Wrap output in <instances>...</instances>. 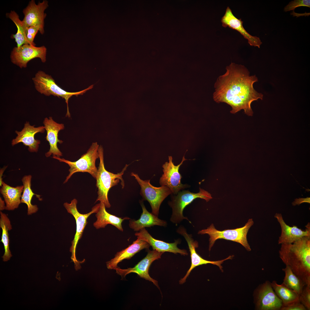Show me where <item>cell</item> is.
<instances>
[{"label": "cell", "instance_id": "18", "mask_svg": "<svg viewBox=\"0 0 310 310\" xmlns=\"http://www.w3.org/2000/svg\"><path fill=\"white\" fill-rule=\"evenodd\" d=\"M44 126L35 127L30 125L28 122L25 124L24 128L21 131H16L17 136L13 139L11 144L13 146L19 143L28 147V150L30 152H37L38 150L40 141L34 138L35 135L39 132L43 133L45 131Z\"/></svg>", "mask_w": 310, "mask_h": 310}, {"label": "cell", "instance_id": "5", "mask_svg": "<svg viewBox=\"0 0 310 310\" xmlns=\"http://www.w3.org/2000/svg\"><path fill=\"white\" fill-rule=\"evenodd\" d=\"M197 198L203 199L207 202L212 197L210 193L200 188L199 192L197 193L185 190L180 191L176 195H172L171 200L168 202V205L172 209V214L170 218V221L177 225L185 219L191 224L189 219L183 216V212L187 206Z\"/></svg>", "mask_w": 310, "mask_h": 310}, {"label": "cell", "instance_id": "20", "mask_svg": "<svg viewBox=\"0 0 310 310\" xmlns=\"http://www.w3.org/2000/svg\"><path fill=\"white\" fill-rule=\"evenodd\" d=\"M221 22L223 27L225 28L228 27L240 32L245 38L248 40V43L250 45L260 48L262 43L260 38L256 36H251L247 32L243 26V21L241 19L236 18L228 6L227 7L225 13L221 18Z\"/></svg>", "mask_w": 310, "mask_h": 310}, {"label": "cell", "instance_id": "8", "mask_svg": "<svg viewBox=\"0 0 310 310\" xmlns=\"http://www.w3.org/2000/svg\"><path fill=\"white\" fill-rule=\"evenodd\" d=\"M77 200L76 199H74L71 201L70 203L65 202L63 204V206L67 212L73 215L76 222V233L71 242V246L70 249V251L71 253V259L74 263L75 268L76 270L81 268L80 264L85 261L84 259L82 261H80L77 259L75 256L76 247L79 241L82 237L83 231L88 222V218L92 214L96 213L100 206V203L97 204L92 207V210L89 212L82 214L78 211L77 207Z\"/></svg>", "mask_w": 310, "mask_h": 310}, {"label": "cell", "instance_id": "30", "mask_svg": "<svg viewBox=\"0 0 310 310\" xmlns=\"http://www.w3.org/2000/svg\"><path fill=\"white\" fill-rule=\"evenodd\" d=\"M299 300L307 310H310V286H305L299 294Z\"/></svg>", "mask_w": 310, "mask_h": 310}, {"label": "cell", "instance_id": "14", "mask_svg": "<svg viewBox=\"0 0 310 310\" xmlns=\"http://www.w3.org/2000/svg\"><path fill=\"white\" fill-rule=\"evenodd\" d=\"M164 253L156 250L148 249L146 256L141 260L134 267L121 269L118 267L115 269L116 273L121 276L122 279H124L126 275L131 273L137 274L140 277L152 282L159 289L158 282L152 278L149 275V270L152 263L156 260L161 258Z\"/></svg>", "mask_w": 310, "mask_h": 310}, {"label": "cell", "instance_id": "9", "mask_svg": "<svg viewBox=\"0 0 310 310\" xmlns=\"http://www.w3.org/2000/svg\"><path fill=\"white\" fill-rule=\"evenodd\" d=\"M130 175L135 178L140 185V194L143 199L148 202L151 208L152 213L158 217L162 203L168 195L172 194L170 190L166 186L154 187L150 183V180H143L133 172L131 173Z\"/></svg>", "mask_w": 310, "mask_h": 310}, {"label": "cell", "instance_id": "31", "mask_svg": "<svg viewBox=\"0 0 310 310\" xmlns=\"http://www.w3.org/2000/svg\"><path fill=\"white\" fill-rule=\"evenodd\" d=\"M310 7V0H295L292 1L286 6L284 8L285 11L294 10L297 7Z\"/></svg>", "mask_w": 310, "mask_h": 310}, {"label": "cell", "instance_id": "27", "mask_svg": "<svg viewBox=\"0 0 310 310\" xmlns=\"http://www.w3.org/2000/svg\"><path fill=\"white\" fill-rule=\"evenodd\" d=\"M0 214V227L2 230L0 241L3 243L5 249L4 253L2 257L3 261H6L12 256L9 248V240L8 233V231L10 230L12 227L10 221L6 214L1 211Z\"/></svg>", "mask_w": 310, "mask_h": 310}, {"label": "cell", "instance_id": "11", "mask_svg": "<svg viewBox=\"0 0 310 310\" xmlns=\"http://www.w3.org/2000/svg\"><path fill=\"white\" fill-rule=\"evenodd\" d=\"M254 296L257 310H280L282 306L281 300L275 293L269 281H266L259 285L255 290Z\"/></svg>", "mask_w": 310, "mask_h": 310}, {"label": "cell", "instance_id": "21", "mask_svg": "<svg viewBox=\"0 0 310 310\" xmlns=\"http://www.w3.org/2000/svg\"><path fill=\"white\" fill-rule=\"evenodd\" d=\"M150 246L146 241L137 238L127 248L117 252L114 258L106 262L107 267L109 269L115 270L118 267V264L123 260L131 259L141 250L144 249H148Z\"/></svg>", "mask_w": 310, "mask_h": 310}, {"label": "cell", "instance_id": "35", "mask_svg": "<svg viewBox=\"0 0 310 310\" xmlns=\"http://www.w3.org/2000/svg\"><path fill=\"white\" fill-rule=\"evenodd\" d=\"M7 166L4 167L2 168H1L0 170V186H2V183L3 181H2V177L3 175V173L5 170L6 169Z\"/></svg>", "mask_w": 310, "mask_h": 310}, {"label": "cell", "instance_id": "1", "mask_svg": "<svg viewBox=\"0 0 310 310\" xmlns=\"http://www.w3.org/2000/svg\"><path fill=\"white\" fill-rule=\"evenodd\" d=\"M226 71L220 76L214 84L213 98L216 102H224L230 106L231 113L235 114L243 110L245 113L252 116V102L262 100L263 95L253 87L258 81L255 75L250 76L245 66L231 63L226 67Z\"/></svg>", "mask_w": 310, "mask_h": 310}, {"label": "cell", "instance_id": "29", "mask_svg": "<svg viewBox=\"0 0 310 310\" xmlns=\"http://www.w3.org/2000/svg\"><path fill=\"white\" fill-rule=\"evenodd\" d=\"M282 270L285 274L282 283L299 295L305 286V284L289 266L286 265L285 267L283 268Z\"/></svg>", "mask_w": 310, "mask_h": 310}, {"label": "cell", "instance_id": "25", "mask_svg": "<svg viewBox=\"0 0 310 310\" xmlns=\"http://www.w3.org/2000/svg\"><path fill=\"white\" fill-rule=\"evenodd\" d=\"M32 176L25 175L22 178V181L24 186V190L21 197V203H25L28 207L27 214L31 215L36 212L38 208L36 205H33L31 203L33 196L36 195L39 200H41L40 195L34 193L31 189V180Z\"/></svg>", "mask_w": 310, "mask_h": 310}, {"label": "cell", "instance_id": "28", "mask_svg": "<svg viewBox=\"0 0 310 310\" xmlns=\"http://www.w3.org/2000/svg\"><path fill=\"white\" fill-rule=\"evenodd\" d=\"M271 286L278 297L281 300L282 305L299 301V295L282 283L279 284L275 280L271 282Z\"/></svg>", "mask_w": 310, "mask_h": 310}, {"label": "cell", "instance_id": "23", "mask_svg": "<svg viewBox=\"0 0 310 310\" xmlns=\"http://www.w3.org/2000/svg\"><path fill=\"white\" fill-rule=\"evenodd\" d=\"M99 208L96 213V220L94 223L93 226L96 229L104 228L108 224H111L119 230H123L122 224L124 220L130 219L127 217L123 218L119 217L108 213L106 210V207L102 203L100 202Z\"/></svg>", "mask_w": 310, "mask_h": 310}, {"label": "cell", "instance_id": "6", "mask_svg": "<svg viewBox=\"0 0 310 310\" xmlns=\"http://www.w3.org/2000/svg\"><path fill=\"white\" fill-rule=\"evenodd\" d=\"M32 80L35 89L40 94L47 96L53 95L59 97H61L65 99L67 105L66 116L68 117H70L68 105L69 99L73 95L77 96L79 95L83 94L87 91L92 89L94 86L92 85L88 88L78 92H68L58 86L51 75L40 70L36 73Z\"/></svg>", "mask_w": 310, "mask_h": 310}, {"label": "cell", "instance_id": "22", "mask_svg": "<svg viewBox=\"0 0 310 310\" xmlns=\"http://www.w3.org/2000/svg\"><path fill=\"white\" fill-rule=\"evenodd\" d=\"M142 212L140 218L137 220H131L129 226L134 231L138 232L145 227H150L155 225L164 227L167 225L166 222L159 219L152 213L149 212L146 209L144 204L140 202Z\"/></svg>", "mask_w": 310, "mask_h": 310}, {"label": "cell", "instance_id": "36", "mask_svg": "<svg viewBox=\"0 0 310 310\" xmlns=\"http://www.w3.org/2000/svg\"><path fill=\"white\" fill-rule=\"evenodd\" d=\"M5 202L1 197H0V210L1 211L6 209V206H5Z\"/></svg>", "mask_w": 310, "mask_h": 310}, {"label": "cell", "instance_id": "13", "mask_svg": "<svg viewBox=\"0 0 310 310\" xmlns=\"http://www.w3.org/2000/svg\"><path fill=\"white\" fill-rule=\"evenodd\" d=\"M46 53V49L44 46L36 47L25 44L19 48H14L11 53L10 58L13 64L22 68L26 67L28 63L36 58H40L42 62L45 63Z\"/></svg>", "mask_w": 310, "mask_h": 310}, {"label": "cell", "instance_id": "17", "mask_svg": "<svg viewBox=\"0 0 310 310\" xmlns=\"http://www.w3.org/2000/svg\"><path fill=\"white\" fill-rule=\"evenodd\" d=\"M135 235L137 238L147 242L153 250L163 253L168 252L175 254L179 253L184 256L188 254L186 250L181 249L177 247V245L181 243L180 239H177L174 242L170 243L158 240L152 237L145 228L136 232Z\"/></svg>", "mask_w": 310, "mask_h": 310}, {"label": "cell", "instance_id": "26", "mask_svg": "<svg viewBox=\"0 0 310 310\" xmlns=\"http://www.w3.org/2000/svg\"><path fill=\"white\" fill-rule=\"evenodd\" d=\"M6 16L14 23L17 28L16 34H12L11 36V38L15 39L17 43L16 47L19 48L24 44L31 45L26 37L27 28L24 25L22 21L20 20L18 14L14 11H11L10 13H7Z\"/></svg>", "mask_w": 310, "mask_h": 310}, {"label": "cell", "instance_id": "19", "mask_svg": "<svg viewBox=\"0 0 310 310\" xmlns=\"http://www.w3.org/2000/svg\"><path fill=\"white\" fill-rule=\"evenodd\" d=\"M43 123L46 131V138L50 146L49 150L45 154V156L48 157L52 154L53 156H62V154L58 148L57 144V143L61 144L63 142L58 139V134L60 131L64 129V125L57 123L51 117L45 118Z\"/></svg>", "mask_w": 310, "mask_h": 310}, {"label": "cell", "instance_id": "4", "mask_svg": "<svg viewBox=\"0 0 310 310\" xmlns=\"http://www.w3.org/2000/svg\"><path fill=\"white\" fill-rule=\"evenodd\" d=\"M253 224L254 222L252 219L250 218L248 220L243 227L222 231L217 230L214 224H212L207 228L199 230L197 233L201 235L207 234L209 236V251L216 240L223 239L239 243L242 245L247 251H250L251 249L248 242L247 235L249 229Z\"/></svg>", "mask_w": 310, "mask_h": 310}, {"label": "cell", "instance_id": "34", "mask_svg": "<svg viewBox=\"0 0 310 310\" xmlns=\"http://www.w3.org/2000/svg\"><path fill=\"white\" fill-rule=\"evenodd\" d=\"M307 203L310 204V198L309 197H307L305 198H299L298 199L296 198L295 199V200L293 202L292 204L293 206H295L296 205H299L303 203Z\"/></svg>", "mask_w": 310, "mask_h": 310}, {"label": "cell", "instance_id": "24", "mask_svg": "<svg viewBox=\"0 0 310 310\" xmlns=\"http://www.w3.org/2000/svg\"><path fill=\"white\" fill-rule=\"evenodd\" d=\"M23 190V185L13 187L3 182L0 192L6 204L5 210H13L18 208L21 203V194Z\"/></svg>", "mask_w": 310, "mask_h": 310}, {"label": "cell", "instance_id": "7", "mask_svg": "<svg viewBox=\"0 0 310 310\" xmlns=\"http://www.w3.org/2000/svg\"><path fill=\"white\" fill-rule=\"evenodd\" d=\"M99 145L97 142H93L87 152L82 155L77 160L72 162L60 157L53 156V158L60 162L67 164L70 167L69 174L63 183H66L74 173L77 172H87L96 179L98 168L96 166V161L99 158L98 152Z\"/></svg>", "mask_w": 310, "mask_h": 310}, {"label": "cell", "instance_id": "15", "mask_svg": "<svg viewBox=\"0 0 310 310\" xmlns=\"http://www.w3.org/2000/svg\"><path fill=\"white\" fill-rule=\"evenodd\" d=\"M48 6V2L46 0L39 2L37 4L34 0L29 1L23 11L24 17L22 21L25 26L27 28L33 26L38 27L40 34H43L44 20L46 15L44 11Z\"/></svg>", "mask_w": 310, "mask_h": 310}, {"label": "cell", "instance_id": "2", "mask_svg": "<svg viewBox=\"0 0 310 310\" xmlns=\"http://www.w3.org/2000/svg\"><path fill=\"white\" fill-rule=\"evenodd\" d=\"M279 257L305 286H310V237L292 243L281 244Z\"/></svg>", "mask_w": 310, "mask_h": 310}, {"label": "cell", "instance_id": "32", "mask_svg": "<svg viewBox=\"0 0 310 310\" xmlns=\"http://www.w3.org/2000/svg\"><path fill=\"white\" fill-rule=\"evenodd\" d=\"M40 28L37 26H33L27 28L26 30V37L28 41L31 45L35 46L36 44L34 40L36 35Z\"/></svg>", "mask_w": 310, "mask_h": 310}, {"label": "cell", "instance_id": "12", "mask_svg": "<svg viewBox=\"0 0 310 310\" xmlns=\"http://www.w3.org/2000/svg\"><path fill=\"white\" fill-rule=\"evenodd\" d=\"M185 154L181 162L178 165H174L172 156H169V162H165L162 166L163 174L160 178V184L161 186L168 187L173 195L177 194L180 190L189 187L187 184L181 183L182 177L179 171L180 166L184 161L187 160L185 158Z\"/></svg>", "mask_w": 310, "mask_h": 310}, {"label": "cell", "instance_id": "33", "mask_svg": "<svg viewBox=\"0 0 310 310\" xmlns=\"http://www.w3.org/2000/svg\"><path fill=\"white\" fill-rule=\"evenodd\" d=\"M306 308L299 301L286 305L282 306L280 310H306Z\"/></svg>", "mask_w": 310, "mask_h": 310}, {"label": "cell", "instance_id": "10", "mask_svg": "<svg viewBox=\"0 0 310 310\" xmlns=\"http://www.w3.org/2000/svg\"><path fill=\"white\" fill-rule=\"evenodd\" d=\"M177 232L182 236L186 241L190 254L191 264L190 268L184 276L179 281V283L182 284L184 283L191 271L197 266L203 264H211L218 266L220 270L223 272L221 264L223 262L228 259H232L234 255H230L227 258L222 260L217 261H210L204 259L196 252V248L198 247L197 241H195L191 235L187 233L186 228L183 226L180 225L177 230Z\"/></svg>", "mask_w": 310, "mask_h": 310}, {"label": "cell", "instance_id": "3", "mask_svg": "<svg viewBox=\"0 0 310 310\" xmlns=\"http://www.w3.org/2000/svg\"><path fill=\"white\" fill-rule=\"evenodd\" d=\"M98 152L100 162L96 178L98 196L95 202L99 201L103 203L106 208H108L111 206L108 198V191L111 187L117 185L120 181L122 188H124L125 183L122 176L129 165L126 164L121 171L117 174L108 171L104 166L103 149L101 146L99 147Z\"/></svg>", "mask_w": 310, "mask_h": 310}, {"label": "cell", "instance_id": "16", "mask_svg": "<svg viewBox=\"0 0 310 310\" xmlns=\"http://www.w3.org/2000/svg\"><path fill=\"white\" fill-rule=\"evenodd\" d=\"M274 217L279 223L281 229V234L278 240L279 244L292 243L303 237H310L309 223L305 226V230H303L297 226H290L287 224L281 214L276 213Z\"/></svg>", "mask_w": 310, "mask_h": 310}]
</instances>
